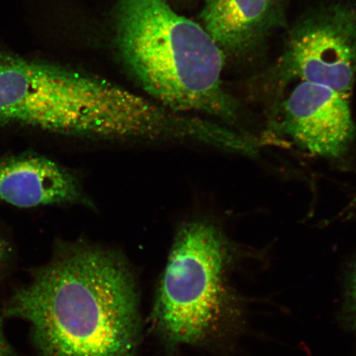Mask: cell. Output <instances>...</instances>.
<instances>
[{
  "label": "cell",
  "mask_w": 356,
  "mask_h": 356,
  "mask_svg": "<svg viewBox=\"0 0 356 356\" xmlns=\"http://www.w3.org/2000/svg\"><path fill=\"white\" fill-rule=\"evenodd\" d=\"M0 315L29 324L39 356H137L139 350L135 274L119 252L97 245L58 244Z\"/></svg>",
  "instance_id": "1"
},
{
  "label": "cell",
  "mask_w": 356,
  "mask_h": 356,
  "mask_svg": "<svg viewBox=\"0 0 356 356\" xmlns=\"http://www.w3.org/2000/svg\"><path fill=\"white\" fill-rule=\"evenodd\" d=\"M115 42L129 73L163 108L237 122L238 102L222 86L225 52L168 0H118Z\"/></svg>",
  "instance_id": "2"
},
{
  "label": "cell",
  "mask_w": 356,
  "mask_h": 356,
  "mask_svg": "<svg viewBox=\"0 0 356 356\" xmlns=\"http://www.w3.org/2000/svg\"><path fill=\"white\" fill-rule=\"evenodd\" d=\"M229 251L211 222L190 221L177 231L151 314L168 346L203 345L220 330L229 306L225 282Z\"/></svg>",
  "instance_id": "3"
},
{
  "label": "cell",
  "mask_w": 356,
  "mask_h": 356,
  "mask_svg": "<svg viewBox=\"0 0 356 356\" xmlns=\"http://www.w3.org/2000/svg\"><path fill=\"white\" fill-rule=\"evenodd\" d=\"M96 91L92 75L0 51V122L78 136Z\"/></svg>",
  "instance_id": "4"
},
{
  "label": "cell",
  "mask_w": 356,
  "mask_h": 356,
  "mask_svg": "<svg viewBox=\"0 0 356 356\" xmlns=\"http://www.w3.org/2000/svg\"><path fill=\"white\" fill-rule=\"evenodd\" d=\"M270 74L280 83L300 79L350 97L356 79V6L332 3L298 21Z\"/></svg>",
  "instance_id": "5"
},
{
  "label": "cell",
  "mask_w": 356,
  "mask_h": 356,
  "mask_svg": "<svg viewBox=\"0 0 356 356\" xmlns=\"http://www.w3.org/2000/svg\"><path fill=\"white\" fill-rule=\"evenodd\" d=\"M349 99L327 86L300 83L284 102V132L311 154L339 157L355 134Z\"/></svg>",
  "instance_id": "6"
},
{
  "label": "cell",
  "mask_w": 356,
  "mask_h": 356,
  "mask_svg": "<svg viewBox=\"0 0 356 356\" xmlns=\"http://www.w3.org/2000/svg\"><path fill=\"white\" fill-rule=\"evenodd\" d=\"M286 0H204L200 19L222 51L244 56L286 28Z\"/></svg>",
  "instance_id": "7"
},
{
  "label": "cell",
  "mask_w": 356,
  "mask_h": 356,
  "mask_svg": "<svg viewBox=\"0 0 356 356\" xmlns=\"http://www.w3.org/2000/svg\"><path fill=\"white\" fill-rule=\"evenodd\" d=\"M0 200L19 208L88 203L72 173L51 159L26 154L0 158Z\"/></svg>",
  "instance_id": "8"
},
{
  "label": "cell",
  "mask_w": 356,
  "mask_h": 356,
  "mask_svg": "<svg viewBox=\"0 0 356 356\" xmlns=\"http://www.w3.org/2000/svg\"><path fill=\"white\" fill-rule=\"evenodd\" d=\"M12 258L10 245L0 236V284L6 277Z\"/></svg>",
  "instance_id": "9"
},
{
  "label": "cell",
  "mask_w": 356,
  "mask_h": 356,
  "mask_svg": "<svg viewBox=\"0 0 356 356\" xmlns=\"http://www.w3.org/2000/svg\"><path fill=\"white\" fill-rule=\"evenodd\" d=\"M3 319L0 315V356H20L7 339L3 330Z\"/></svg>",
  "instance_id": "10"
},
{
  "label": "cell",
  "mask_w": 356,
  "mask_h": 356,
  "mask_svg": "<svg viewBox=\"0 0 356 356\" xmlns=\"http://www.w3.org/2000/svg\"><path fill=\"white\" fill-rule=\"evenodd\" d=\"M353 293L355 311V314H356V266H355V269L354 271V275H353Z\"/></svg>",
  "instance_id": "11"
},
{
  "label": "cell",
  "mask_w": 356,
  "mask_h": 356,
  "mask_svg": "<svg viewBox=\"0 0 356 356\" xmlns=\"http://www.w3.org/2000/svg\"><path fill=\"white\" fill-rule=\"evenodd\" d=\"M354 202L356 203V197H355Z\"/></svg>",
  "instance_id": "12"
}]
</instances>
